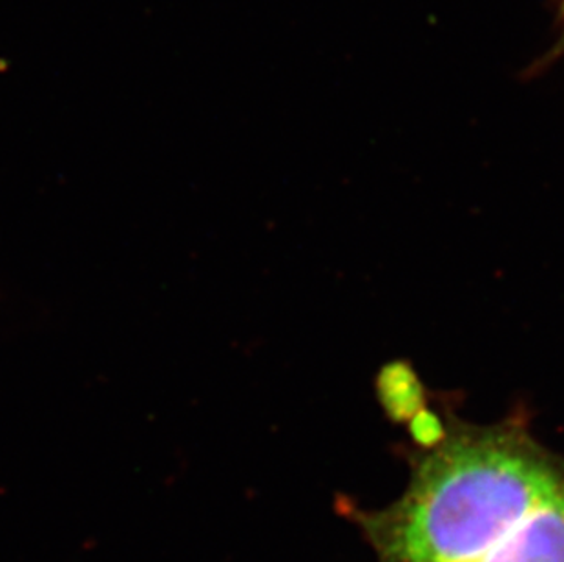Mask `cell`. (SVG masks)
Wrapping results in <instances>:
<instances>
[{
    "mask_svg": "<svg viewBox=\"0 0 564 562\" xmlns=\"http://www.w3.org/2000/svg\"><path fill=\"white\" fill-rule=\"evenodd\" d=\"M378 397L393 419H413L424 409V388L404 361L383 367L377 380Z\"/></svg>",
    "mask_w": 564,
    "mask_h": 562,
    "instance_id": "cell-2",
    "label": "cell"
},
{
    "mask_svg": "<svg viewBox=\"0 0 564 562\" xmlns=\"http://www.w3.org/2000/svg\"><path fill=\"white\" fill-rule=\"evenodd\" d=\"M563 21H564V0H563Z\"/></svg>",
    "mask_w": 564,
    "mask_h": 562,
    "instance_id": "cell-3",
    "label": "cell"
},
{
    "mask_svg": "<svg viewBox=\"0 0 564 562\" xmlns=\"http://www.w3.org/2000/svg\"><path fill=\"white\" fill-rule=\"evenodd\" d=\"M358 519L378 562H564V456L524 411L490 425L447 414L404 495Z\"/></svg>",
    "mask_w": 564,
    "mask_h": 562,
    "instance_id": "cell-1",
    "label": "cell"
}]
</instances>
